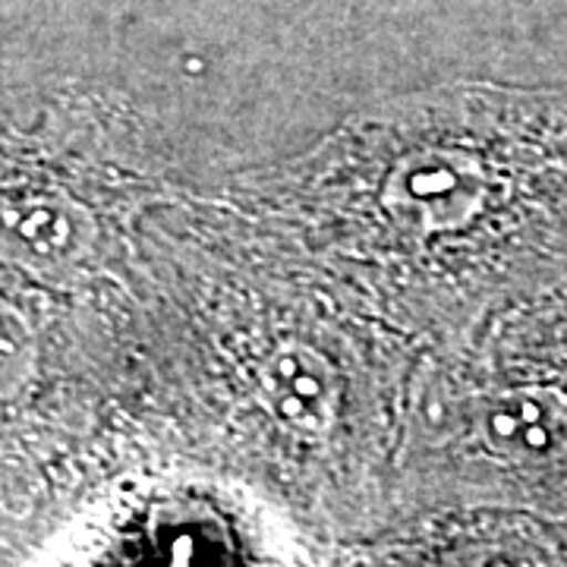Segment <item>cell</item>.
Returning a JSON list of instances; mask_svg holds the SVG:
<instances>
[{
  "label": "cell",
  "instance_id": "1",
  "mask_svg": "<svg viewBox=\"0 0 567 567\" xmlns=\"http://www.w3.org/2000/svg\"><path fill=\"white\" fill-rule=\"evenodd\" d=\"M244 221L447 347L567 284V82H445L240 183Z\"/></svg>",
  "mask_w": 567,
  "mask_h": 567
},
{
  "label": "cell",
  "instance_id": "2",
  "mask_svg": "<svg viewBox=\"0 0 567 567\" xmlns=\"http://www.w3.org/2000/svg\"><path fill=\"white\" fill-rule=\"evenodd\" d=\"M406 429L442 495L567 527V284L447 347Z\"/></svg>",
  "mask_w": 567,
  "mask_h": 567
},
{
  "label": "cell",
  "instance_id": "3",
  "mask_svg": "<svg viewBox=\"0 0 567 567\" xmlns=\"http://www.w3.org/2000/svg\"><path fill=\"white\" fill-rule=\"evenodd\" d=\"M230 347L224 391L240 401L237 410L249 425L271 432L278 442L324 451L363 413L353 404L360 385L344 350L338 341H324L319 319L309 316L300 324L284 316V324H265L249 338L234 334Z\"/></svg>",
  "mask_w": 567,
  "mask_h": 567
},
{
  "label": "cell",
  "instance_id": "4",
  "mask_svg": "<svg viewBox=\"0 0 567 567\" xmlns=\"http://www.w3.org/2000/svg\"><path fill=\"white\" fill-rule=\"evenodd\" d=\"M0 240L22 265L39 271H61L73 268L92 249L95 221L80 205L44 196L10 208L0 218Z\"/></svg>",
  "mask_w": 567,
  "mask_h": 567
}]
</instances>
